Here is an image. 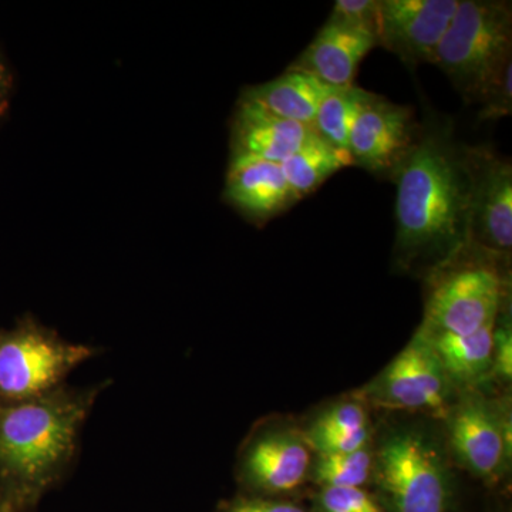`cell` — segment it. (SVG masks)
Wrapping results in <instances>:
<instances>
[{
	"label": "cell",
	"mask_w": 512,
	"mask_h": 512,
	"mask_svg": "<svg viewBox=\"0 0 512 512\" xmlns=\"http://www.w3.org/2000/svg\"><path fill=\"white\" fill-rule=\"evenodd\" d=\"M441 262L444 271L437 274L426 302L421 329L427 332L470 335L497 322L503 308L507 282L494 259L504 258L466 244Z\"/></svg>",
	"instance_id": "cell-4"
},
{
	"label": "cell",
	"mask_w": 512,
	"mask_h": 512,
	"mask_svg": "<svg viewBox=\"0 0 512 512\" xmlns=\"http://www.w3.org/2000/svg\"><path fill=\"white\" fill-rule=\"evenodd\" d=\"M312 131L311 126L279 119L238 100L231 121V157H256L282 164Z\"/></svg>",
	"instance_id": "cell-15"
},
{
	"label": "cell",
	"mask_w": 512,
	"mask_h": 512,
	"mask_svg": "<svg viewBox=\"0 0 512 512\" xmlns=\"http://www.w3.org/2000/svg\"><path fill=\"white\" fill-rule=\"evenodd\" d=\"M380 0H338L329 19L379 35ZM379 40V39H377Z\"/></svg>",
	"instance_id": "cell-23"
},
{
	"label": "cell",
	"mask_w": 512,
	"mask_h": 512,
	"mask_svg": "<svg viewBox=\"0 0 512 512\" xmlns=\"http://www.w3.org/2000/svg\"><path fill=\"white\" fill-rule=\"evenodd\" d=\"M373 458L369 448L350 454L319 456L315 477L323 487L360 488L369 478Z\"/></svg>",
	"instance_id": "cell-20"
},
{
	"label": "cell",
	"mask_w": 512,
	"mask_h": 512,
	"mask_svg": "<svg viewBox=\"0 0 512 512\" xmlns=\"http://www.w3.org/2000/svg\"><path fill=\"white\" fill-rule=\"evenodd\" d=\"M484 402L471 400L454 413L450 439L461 463L483 478H495L511 456V424Z\"/></svg>",
	"instance_id": "cell-12"
},
{
	"label": "cell",
	"mask_w": 512,
	"mask_h": 512,
	"mask_svg": "<svg viewBox=\"0 0 512 512\" xmlns=\"http://www.w3.org/2000/svg\"><path fill=\"white\" fill-rule=\"evenodd\" d=\"M467 148L450 121H424L416 146L390 178L397 185L394 251L406 268L440 265L467 244Z\"/></svg>",
	"instance_id": "cell-1"
},
{
	"label": "cell",
	"mask_w": 512,
	"mask_h": 512,
	"mask_svg": "<svg viewBox=\"0 0 512 512\" xmlns=\"http://www.w3.org/2000/svg\"><path fill=\"white\" fill-rule=\"evenodd\" d=\"M421 124L412 107L366 92L349 137L353 165L392 178L419 140Z\"/></svg>",
	"instance_id": "cell-8"
},
{
	"label": "cell",
	"mask_w": 512,
	"mask_h": 512,
	"mask_svg": "<svg viewBox=\"0 0 512 512\" xmlns=\"http://www.w3.org/2000/svg\"><path fill=\"white\" fill-rule=\"evenodd\" d=\"M367 440H369V429L315 441V443L309 444L308 447L318 451L319 456H330V454H350L367 447Z\"/></svg>",
	"instance_id": "cell-25"
},
{
	"label": "cell",
	"mask_w": 512,
	"mask_h": 512,
	"mask_svg": "<svg viewBox=\"0 0 512 512\" xmlns=\"http://www.w3.org/2000/svg\"><path fill=\"white\" fill-rule=\"evenodd\" d=\"M222 198L252 224H265L296 204L282 165L256 157H231Z\"/></svg>",
	"instance_id": "cell-11"
},
{
	"label": "cell",
	"mask_w": 512,
	"mask_h": 512,
	"mask_svg": "<svg viewBox=\"0 0 512 512\" xmlns=\"http://www.w3.org/2000/svg\"><path fill=\"white\" fill-rule=\"evenodd\" d=\"M311 456L305 441L289 433L256 437L241 461V474L251 487L268 493H286L298 487L308 473Z\"/></svg>",
	"instance_id": "cell-14"
},
{
	"label": "cell",
	"mask_w": 512,
	"mask_h": 512,
	"mask_svg": "<svg viewBox=\"0 0 512 512\" xmlns=\"http://www.w3.org/2000/svg\"><path fill=\"white\" fill-rule=\"evenodd\" d=\"M224 512H305L302 508L279 501L261 500V498H238L225 508Z\"/></svg>",
	"instance_id": "cell-27"
},
{
	"label": "cell",
	"mask_w": 512,
	"mask_h": 512,
	"mask_svg": "<svg viewBox=\"0 0 512 512\" xmlns=\"http://www.w3.org/2000/svg\"><path fill=\"white\" fill-rule=\"evenodd\" d=\"M512 63V3L460 0L434 63L467 103L483 100Z\"/></svg>",
	"instance_id": "cell-3"
},
{
	"label": "cell",
	"mask_w": 512,
	"mask_h": 512,
	"mask_svg": "<svg viewBox=\"0 0 512 512\" xmlns=\"http://www.w3.org/2000/svg\"><path fill=\"white\" fill-rule=\"evenodd\" d=\"M365 429H369L365 409L357 403L340 404L313 423L311 430L306 434L305 443L309 446L315 441L352 434Z\"/></svg>",
	"instance_id": "cell-21"
},
{
	"label": "cell",
	"mask_w": 512,
	"mask_h": 512,
	"mask_svg": "<svg viewBox=\"0 0 512 512\" xmlns=\"http://www.w3.org/2000/svg\"><path fill=\"white\" fill-rule=\"evenodd\" d=\"M495 325L497 322L470 335L427 332L424 329H420V332L429 339L439 356L448 380L473 383L493 366Z\"/></svg>",
	"instance_id": "cell-17"
},
{
	"label": "cell",
	"mask_w": 512,
	"mask_h": 512,
	"mask_svg": "<svg viewBox=\"0 0 512 512\" xmlns=\"http://www.w3.org/2000/svg\"><path fill=\"white\" fill-rule=\"evenodd\" d=\"M460 0H380L379 46L407 66L434 63Z\"/></svg>",
	"instance_id": "cell-9"
},
{
	"label": "cell",
	"mask_w": 512,
	"mask_h": 512,
	"mask_svg": "<svg viewBox=\"0 0 512 512\" xmlns=\"http://www.w3.org/2000/svg\"><path fill=\"white\" fill-rule=\"evenodd\" d=\"M281 165L293 195L301 201L333 174L352 167L353 160L348 150L333 146L313 130L305 143Z\"/></svg>",
	"instance_id": "cell-18"
},
{
	"label": "cell",
	"mask_w": 512,
	"mask_h": 512,
	"mask_svg": "<svg viewBox=\"0 0 512 512\" xmlns=\"http://www.w3.org/2000/svg\"><path fill=\"white\" fill-rule=\"evenodd\" d=\"M329 87L312 74L286 69L271 82L244 87L238 100L288 121L313 127L316 111Z\"/></svg>",
	"instance_id": "cell-16"
},
{
	"label": "cell",
	"mask_w": 512,
	"mask_h": 512,
	"mask_svg": "<svg viewBox=\"0 0 512 512\" xmlns=\"http://www.w3.org/2000/svg\"><path fill=\"white\" fill-rule=\"evenodd\" d=\"M447 383L439 356L419 330L406 349L384 369L373 393L393 407L437 410L446 402Z\"/></svg>",
	"instance_id": "cell-10"
},
{
	"label": "cell",
	"mask_w": 512,
	"mask_h": 512,
	"mask_svg": "<svg viewBox=\"0 0 512 512\" xmlns=\"http://www.w3.org/2000/svg\"><path fill=\"white\" fill-rule=\"evenodd\" d=\"M493 366L498 376L511 380L512 333L510 323L503 322L494 329Z\"/></svg>",
	"instance_id": "cell-26"
},
{
	"label": "cell",
	"mask_w": 512,
	"mask_h": 512,
	"mask_svg": "<svg viewBox=\"0 0 512 512\" xmlns=\"http://www.w3.org/2000/svg\"><path fill=\"white\" fill-rule=\"evenodd\" d=\"M366 90L329 87L316 111L313 130L333 146L349 151V137Z\"/></svg>",
	"instance_id": "cell-19"
},
{
	"label": "cell",
	"mask_w": 512,
	"mask_h": 512,
	"mask_svg": "<svg viewBox=\"0 0 512 512\" xmlns=\"http://www.w3.org/2000/svg\"><path fill=\"white\" fill-rule=\"evenodd\" d=\"M97 352L66 342L32 315L23 316L15 328L0 329V402H25L52 392Z\"/></svg>",
	"instance_id": "cell-5"
},
{
	"label": "cell",
	"mask_w": 512,
	"mask_h": 512,
	"mask_svg": "<svg viewBox=\"0 0 512 512\" xmlns=\"http://www.w3.org/2000/svg\"><path fill=\"white\" fill-rule=\"evenodd\" d=\"M481 110L478 114L480 121H495L512 113V63L505 67L493 86L485 93L480 101Z\"/></svg>",
	"instance_id": "cell-24"
},
{
	"label": "cell",
	"mask_w": 512,
	"mask_h": 512,
	"mask_svg": "<svg viewBox=\"0 0 512 512\" xmlns=\"http://www.w3.org/2000/svg\"><path fill=\"white\" fill-rule=\"evenodd\" d=\"M13 89H15L13 73L10 72L6 60L0 55V120L5 119L6 114H8Z\"/></svg>",
	"instance_id": "cell-28"
},
{
	"label": "cell",
	"mask_w": 512,
	"mask_h": 512,
	"mask_svg": "<svg viewBox=\"0 0 512 512\" xmlns=\"http://www.w3.org/2000/svg\"><path fill=\"white\" fill-rule=\"evenodd\" d=\"M107 383L56 387L25 402H0V512H30L66 476L80 431Z\"/></svg>",
	"instance_id": "cell-2"
},
{
	"label": "cell",
	"mask_w": 512,
	"mask_h": 512,
	"mask_svg": "<svg viewBox=\"0 0 512 512\" xmlns=\"http://www.w3.org/2000/svg\"><path fill=\"white\" fill-rule=\"evenodd\" d=\"M467 244L491 254L510 256L512 249V165L490 147L467 148Z\"/></svg>",
	"instance_id": "cell-7"
},
{
	"label": "cell",
	"mask_w": 512,
	"mask_h": 512,
	"mask_svg": "<svg viewBox=\"0 0 512 512\" xmlns=\"http://www.w3.org/2000/svg\"><path fill=\"white\" fill-rule=\"evenodd\" d=\"M376 46L373 33L328 19L288 69L312 74L328 87L355 86L360 63Z\"/></svg>",
	"instance_id": "cell-13"
},
{
	"label": "cell",
	"mask_w": 512,
	"mask_h": 512,
	"mask_svg": "<svg viewBox=\"0 0 512 512\" xmlns=\"http://www.w3.org/2000/svg\"><path fill=\"white\" fill-rule=\"evenodd\" d=\"M322 512H383L362 488L325 487L319 495Z\"/></svg>",
	"instance_id": "cell-22"
},
{
	"label": "cell",
	"mask_w": 512,
	"mask_h": 512,
	"mask_svg": "<svg viewBox=\"0 0 512 512\" xmlns=\"http://www.w3.org/2000/svg\"><path fill=\"white\" fill-rule=\"evenodd\" d=\"M377 480L394 512H446L448 477L436 448L416 433H397L377 456Z\"/></svg>",
	"instance_id": "cell-6"
}]
</instances>
